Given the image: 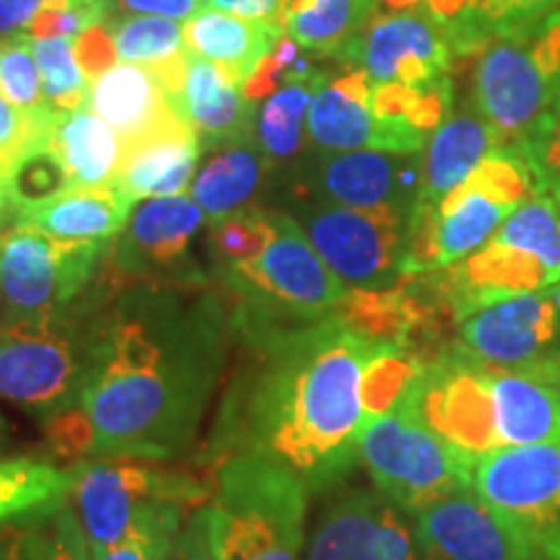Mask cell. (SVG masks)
<instances>
[{
  "label": "cell",
  "mask_w": 560,
  "mask_h": 560,
  "mask_svg": "<svg viewBox=\"0 0 560 560\" xmlns=\"http://www.w3.org/2000/svg\"><path fill=\"white\" fill-rule=\"evenodd\" d=\"M244 359L221 392L198 465L255 457L304 482L340 488L361 465L369 420L425 366L412 342L374 332L342 310L317 319L240 314Z\"/></svg>",
  "instance_id": "obj_1"
},
{
  "label": "cell",
  "mask_w": 560,
  "mask_h": 560,
  "mask_svg": "<svg viewBox=\"0 0 560 560\" xmlns=\"http://www.w3.org/2000/svg\"><path fill=\"white\" fill-rule=\"evenodd\" d=\"M229 325L210 293L136 285L104 322L75 410L47 420L55 454L172 462L192 450L226 369Z\"/></svg>",
  "instance_id": "obj_2"
},
{
  "label": "cell",
  "mask_w": 560,
  "mask_h": 560,
  "mask_svg": "<svg viewBox=\"0 0 560 560\" xmlns=\"http://www.w3.org/2000/svg\"><path fill=\"white\" fill-rule=\"evenodd\" d=\"M208 260L240 312L268 319H317L340 310L350 289L285 210L249 206L208 223Z\"/></svg>",
  "instance_id": "obj_3"
},
{
  "label": "cell",
  "mask_w": 560,
  "mask_h": 560,
  "mask_svg": "<svg viewBox=\"0 0 560 560\" xmlns=\"http://www.w3.org/2000/svg\"><path fill=\"white\" fill-rule=\"evenodd\" d=\"M425 418L467 457L560 439V384L488 366L457 348L433 353L420 376Z\"/></svg>",
  "instance_id": "obj_4"
},
{
  "label": "cell",
  "mask_w": 560,
  "mask_h": 560,
  "mask_svg": "<svg viewBox=\"0 0 560 560\" xmlns=\"http://www.w3.org/2000/svg\"><path fill=\"white\" fill-rule=\"evenodd\" d=\"M202 506L213 560H304L310 490L291 472L255 457L210 467Z\"/></svg>",
  "instance_id": "obj_5"
},
{
  "label": "cell",
  "mask_w": 560,
  "mask_h": 560,
  "mask_svg": "<svg viewBox=\"0 0 560 560\" xmlns=\"http://www.w3.org/2000/svg\"><path fill=\"white\" fill-rule=\"evenodd\" d=\"M104 322L73 306L0 317V397L42 423L79 408L100 359Z\"/></svg>",
  "instance_id": "obj_6"
},
{
  "label": "cell",
  "mask_w": 560,
  "mask_h": 560,
  "mask_svg": "<svg viewBox=\"0 0 560 560\" xmlns=\"http://www.w3.org/2000/svg\"><path fill=\"white\" fill-rule=\"evenodd\" d=\"M535 195L548 192L529 156L516 140L503 143L439 206L412 208L405 280L467 260Z\"/></svg>",
  "instance_id": "obj_7"
},
{
  "label": "cell",
  "mask_w": 560,
  "mask_h": 560,
  "mask_svg": "<svg viewBox=\"0 0 560 560\" xmlns=\"http://www.w3.org/2000/svg\"><path fill=\"white\" fill-rule=\"evenodd\" d=\"M454 322L495 301L560 283V208L535 195L503 221L475 255L452 268L418 276Z\"/></svg>",
  "instance_id": "obj_8"
},
{
  "label": "cell",
  "mask_w": 560,
  "mask_h": 560,
  "mask_svg": "<svg viewBox=\"0 0 560 560\" xmlns=\"http://www.w3.org/2000/svg\"><path fill=\"white\" fill-rule=\"evenodd\" d=\"M420 376L423 371L369 420L359 452L374 488L408 514L470 490L472 472V457L441 436L425 418Z\"/></svg>",
  "instance_id": "obj_9"
},
{
  "label": "cell",
  "mask_w": 560,
  "mask_h": 560,
  "mask_svg": "<svg viewBox=\"0 0 560 560\" xmlns=\"http://www.w3.org/2000/svg\"><path fill=\"white\" fill-rule=\"evenodd\" d=\"M70 506L91 552L107 550L140 516L164 509L198 511L210 499V480L138 457H83L68 465Z\"/></svg>",
  "instance_id": "obj_10"
},
{
  "label": "cell",
  "mask_w": 560,
  "mask_h": 560,
  "mask_svg": "<svg viewBox=\"0 0 560 560\" xmlns=\"http://www.w3.org/2000/svg\"><path fill=\"white\" fill-rule=\"evenodd\" d=\"M560 100V9L478 52L472 102L495 130L522 140Z\"/></svg>",
  "instance_id": "obj_11"
},
{
  "label": "cell",
  "mask_w": 560,
  "mask_h": 560,
  "mask_svg": "<svg viewBox=\"0 0 560 560\" xmlns=\"http://www.w3.org/2000/svg\"><path fill=\"white\" fill-rule=\"evenodd\" d=\"M350 291L382 293L405 280L412 210L346 208L296 192L285 210Z\"/></svg>",
  "instance_id": "obj_12"
},
{
  "label": "cell",
  "mask_w": 560,
  "mask_h": 560,
  "mask_svg": "<svg viewBox=\"0 0 560 560\" xmlns=\"http://www.w3.org/2000/svg\"><path fill=\"white\" fill-rule=\"evenodd\" d=\"M112 242H58L13 223L0 234V317L62 312L89 289Z\"/></svg>",
  "instance_id": "obj_13"
},
{
  "label": "cell",
  "mask_w": 560,
  "mask_h": 560,
  "mask_svg": "<svg viewBox=\"0 0 560 560\" xmlns=\"http://www.w3.org/2000/svg\"><path fill=\"white\" fill-rule=\"evenodd\" d=\"M470 488L545 560H560V439L475 457Z\"/></svg>",
  "instance_id": "obj_14"
},
{
  "label": "cell",
  "mask_w": 560,
  "mask_h": 560,
  "mask_svg": "<svg viewBox=\"0 0 560 560\" xmlns=\"http://www.w3.org/2000/svg\"><path fill=\"white\" fill-rule=\"evenodd\" d=\"M454 348L488 366L560 384V283L462 317Z\"/></svg>",
  "instance_id": "obj_15"
},
{
  "label": "cell",
  "mask_w": 560,
  "mask_h": 560,
  "mask_svg": "<svg viewBox=\"0 0 560 560\" xmlns=\"http://www.w3.org/2000/svg\"><path fill=\"white\" fill-rule=\"evenodd\" d=\"M208 226L190 192L140 200L109 247L115 272L138 285H200L195 236Z\"/></svg>",
  "instance_id": "obj_16"
},
{
  "label": "cell",
  "mask_w": 560,
  "mask_h": 560,
  "mask_svg": "<svg viewBox=\"0 0 560 560\" xmlns=\"http://www.w3.org/2000/svg\"><path fill=\"white\" fill-rule=\"evenodd\" d=\"M304 560H420L416 520L376 488H342L319 511Z\"/></svg>",
  "instance_id": "obj_17"
},
{
  "label": "cell",
  "mask_w": 560,
  "mask_h": 560,
  "mask_svg": "<svg viewBox=\"0 0 560 560\" xmlns=\"http://www.w3.org/2000/svg\"><path fill=\"white\" fill-rule=\"evenodd\" d=\"M338 60L363 70L371 86L433 89L450 79L454 47L429 13L412 9L376 13Z\"/></svg>",
  "instance_id": "obj_18"
},
{
  "label": "cell",
  "mask_w": 560,
  "mask_h": 560,
  "mask_svg": "<svg viewBox=\"0 0 560 560\" xmlns=\"http://www.w3.org/2000/svg\"><path fill=\"white\" fill-rule=\"evenodd\" d=\"M310 140L322 153L392 151L423 153L429 132L402 120H382L371 107V81L363 70L325 79L310 107Z\"/></svg>",
  "instance_id": "obj_19"
},
{
  "label": "cell",
  "mask_w": 560,
  "mask_h": 560,
  "mask_svg": "<svg viewBox=\"0 0 560 560\" xmlns=\"http://www.w3.org/2000/svg\"><path fill=\"white\" fill-rule=\"evenodd\" d=\"M423 179V153L342 151L319 156L296 192L346 208L412 210Z\"/></svg>",
  "instance_id": "obj_20"
},
{
  "label": "cell",
  "mask_w": 560,
  "mask_h": 560,
  "mask_svg": "<svg viewBox=\"0 0 560 560\" xmlns=\"http://www.w3.org/2000/svg\"><path fill=\"white\" fill-rule=\"evenodd\" d=\"M412 520L420 560H545L472 488L420 509Z\"/></svg>",
  "instance_id": "obj_21"
},
{
  "label": "cell",
  "mask_w": 560,
  "mask_h": 560,
  "mask_svg": "<svg viewBox=\"0 0 560 560\" xmlns=\"http://www.w3.org/2000/svg\"><path fill=\"white\" fill-rule=\"evenodd\" d=\"M170 102L174 115L195 130L202 149L252 136L255 104L244 94V83L219 62L190 52L185 83Z\"/></svg>",
  "instance_id": "obj_22"
},
{
  "label": "cell",
  "mask_w": 560,
  "mask_h": 560,
  "mask_svg": "<svg viewBox=\"0 0 560 560\" xmlns=\"http://www.w3.org/2000/svg\"><path fill=\"white\" fill-rule=\"evenodd\" d=\"M83 104L120 136L125 151L179 120L156 73L130 62H115L91 79Z\"/></svg>",
  "instance_id": "obj_23"
},
{
  "label": "cell",
  "mask_w": 560,
  "mask_h": 560,
  "mask_svg": "<svg viewBox=\"0 0 560 560\" xmlns=\"http://www.w3.org/2000/svg\"><path fill=\"white\" fill-rule=\"evenodd\" d=\"M506 138L475 112H450L423 149V179L412 208H433L465 185Z\"/></svg>",
  "instance_id": "obj_24"
},
{
  "label": "cell",
  "mask_w": 560,
  "mask_h": 560,
  "mask_svg": "<svg viewBox=\"0 0 560 560\" xmlns=\"http://www.w3.org/2000/svg\"><path fill=\"white\" fill-rule=\"evenodd\" d=\"M200 140L190 125L174 120L125 151L115 185L130 202L190 190L200 159Z\"/></svg>",
  "instance_id": "obj_25"
},
{
  "label": "cell",
  "mask_w": 560,
  "mask_h": 560,
  "mask_svg": "<svg viewBox=\"0 0 560 560\" xmlns=\"http://www.w3.org/2000/svg\"><path fill=\"white\" fill-rule=\"evenodd\" d=\"M136 202L117 187L66 190L50 200L24 208L16 223L42 231L58 242H115L128 223Z\"/></svg>",
  "instance_id": "obj_26"
},
{
  "label": "cell",
  "mask_w": 560,
  "mask_h": 560,
  "mask_svg": "<svg viewBox=\"0 0 560 560\" xmlns=\"http://www.w3.org/2000/svg\"><path fill=\"white\" fill-rule=\"evenodd\" d=\"M283 34L280 26L242 19L210 3H202V9L185 21L187 50L219 62L242 83L276 52Z\"/></svg>",
  "instance_id": "obj_27"
},
{
  "label": "cell",
  "mask_w": 560,
  "mask_h": 560,
  "mask_svg": "<svg viewBox=\"0 0 560 560\" xmlns=\"http://www.w3.org/2000/svg\"><path fill=\"white\" fill-rule=\"evenodd\" d=\"M50 149L62 164L70 190L112 187L125 159L120 136L86 104L55 115Z\"/></svg>",
  "instance_id": "obj_28"
},
{
  "label": "cell",
  "mask_w": 560,
  "mask_h": 560,
  "mask_svg": "<svg viewBox=\"0 0 560 560\" xmlns=\"http://www.w3.org/2000/svg\"><path fill=\"white\" fill-rule=\"evenodd\" d=\"M210 151V159L195 172L190 195L206 213V221L215 223L255 206L272 164L255 140V132Z\"/></svg>",
  "instance_id": "obj_29"
},
{
  "label": "cell",
  "mask_w": 560,
  "mask_h": 560,
  "mask_svg": "<svg viewBox=\"0 0 560 560\" xmlns=\"http://www.w3.org/2000/svg\"><path fill=\"white\" fill-rule=\"evenodd\" d=\"M450 37L454 55H475L490 42L560 9V0H423L420 5Z\"/></svg>",
  "instance_id": "obj_30"
},
{
  "label": "cell",
  "mask_w": 560,
  "mask_h": 560,
  "mask_svg": "<svg viewBox=\"0 0 560 560\" xmlns=\"http://www.w3.org/2000/svg\"><path fill=\"white\" fill-rule=\"evenodd\" d=\"M112 47L120 62L143 66L156 73L170 100L182 89L187 75L190 50L185 42V24L159 16H128L109 13L104 19Z\"/></svg>",
  "instance_id": "obj_31"
},
{
  "label": "cell",
  "mask_w": 560,
  "mask_h": 560,
  "mask_svg": "<svg viewBox=\"0 0 560 560\" xmlns=\"http://www.w3.org/2000/svg\"><path fill=\"white\" fill-rule=\"evenodd\" d=\"M327 73L314 66L299 70L285 79L255 109L252 132L270 164H293L310 140V107Z\"/></svg>",
  "instance_id": "obj_32"
},
{
  "label": "cell",
  "mask_w": 560,
  "mask_h": 560,
  "mask_svg": "<svg viewBox=\"0 0 560 560\" xmlns=\"http://www.w3.org/2000/svg\"><path fill=\"white\" fill-rule=\"evenodd\" d=\"M376 11V0H291L283 30L301 50L338 58Z\"/></svg>",
  "instance_id": "obj_33"
},
{
  "label": "cell",
  "mask_w": 560,
  "mask_h": 560,
  "mask_svg": "<svg viewBox=\"0 0 560 560\" xmlns=\"http://www.w3.org/2000/svg\"><path fill=\"white\" fill-rule=\"evenodd\" d=\"M70 495L68 467L37 457L0 459V527L30 520Z\"/></svg>",
  "instance_id": "obj_34"
},
{
  "label": "cell",
  "mask_w": 560,
  "mask_h": 560,
  "mask_svg": "<svg viewBox=\"0 0 560 560\" xmlns=\"http://www.w3.org/2000/svg\"><path fill=\"white\" fill-rule=\"evenodd\" d=\"M30 42L42 75L47 109L55 115L79 109L86 100L91 83L79 58V37H47Z\"/></svg>",
  "instance_id": "obj_35"
},
{
  "label": "cell",
  "mask_w": 560,
  "mask_h": 560,
  "mask_svg": "<svg viewBox=\"0 0 560 560\" xmlns=\"http://www.w3.org/2000/svg\"><path fill=\"white\" fill-rule=\"evenodd\" d=\"M192 511L164 509L140 516L132 527L125 532L122 540L109 545L107 550L96 552L94 560H166L174 535L182 529Z\"/></svg>",
  "instance_id": "obj_36"
},
{
  "label": "cell",
  "mask_w": 560,
  "mask_h": 560,
  "mask_svg": "<svg viewBox=\"0 0 560 560\" xmlns=\"http://www.w3.org/2000/svg\"><path fill=\"white\" fill-rule=\"evenodd\" d=\"M5 187H9L19 213L24 208L37 206L42 200H50L55 195L70 190L66 172H62V164L52 153L50 143L34 145L32 151H26L11 166L9 177H5Z\"/></svg>",
  "instance_id": "obj_37"
},
{
  "label": "cell",
  "mask_w": 560,
  "mask_h": 560,
  "mask_svg": "<svg viewBox=\"0 0 560 560\" xmlns=\"http://www.w3.org/2000/svg\"><path fill=\"white\" fill-rule=\"evenodd\" d=\"M0 94L24 112L47 109L42 75L26 34L0 39Z\"/></svg>",
  "instance_id": "obj_38"
},
{
  "label": "cell",
  "mask_w": 560,
  "mask_h": 560,
  "mask_svg": "<svg viewBox=\"0 0 560 560\" xmlns=\"http://www.w3.org/2000/svg\"><path fill=\"white\" fill-rule=\"evenodd\" d=\"M55 112H24L0 94V179L9 177L11 166L34 145L50 143Z\"/></svg>",
  "instance_id": "obj_39"
},
{
  "label": "cell",
  "mask_w": 560,
  "mask_h": 560,
  "mask_svg": "<svg viewBox=\"0 0 560 560\" xmlns=\"http://www.w3.org/2000/svg\"><path fill=\"white\" fill-rule=\"evenodd\" d=\"M34 548L37 560H94L68 499L34 516Z\"/></svg>",
  "instance_id": "obj_40"
},
{
  "label": "cell",
  "mask_w": 560,
  "mask_h": 560,
  "mask_svg": "<svg viewBox=\"0 0 560 560\" xmlns=\"http://www.w3.org/2000/svg\"><path fill=\"white\" fill-rule=\"evenodd\" d=\"M527 153L545 192L560 208V100L552 104L548 115L532 128L522 140H516Z\"/></svg>",
  "instance_id": "obj_41"
},
{
  "label": "cell",
  "mask_w": 560,
  "mask_h": 560,
  "mask_svg": "<svg viewBox=\"0 0 560 560\" xmlns=\"http://www.w3.org/2000/svg\"><path fill=\"white\" fill-rule=\"evenodd\" d=\"M202 9L200 0H109V13L120 11L128 16H159L172 21H190Z\"/></svg>",
  "instance_id": "obj_42"
},
{
  "label": "cell",
  "mask_w": 560,
  "mask_h": 560,
  "mask_svg": "<svg viewBox=\"0 0 560 560\" xmlns=\"http://www.w3.org/2000/svg\"><path fill=\"white\" fill-rule=\"evenodd\" d=\"M166 560H213L202 506L198 511H192L185 520V524H182V529L174 535Z\"/></svg>",
  "instance_id": "obj_43"
},
{
  "label": "cell",
  "mask_w": 560,
  "mask_h": 560,
  "mask_svg": "<svg viewBox=\"0 0 560 560\" xmlns=\"http://www.w3.org/2000/svg\"><path fill=\"white\" fill-rule=\"evenodd\" d=\"M79 58H81V66H83V70H86L89 79H96V75H102L104 70L115 66L117 55H115V47H112V37H109L107 26H104V21L81 34Z\"/></svg>",
  "instance_id": "obj_44"
},
{
  "label": "cell",
  "mask_w": 560,
  "mask_h": 560,
  "mask_svg": "<svg viewBox=\"0 0 560 560\" xmlns=\"http://www.w3.org/2000/svg\"><path fill=\"white\" fill-rule=\"evenodd\" d=\"M208 3L221 11L236 13V16L242 19L265 21V24L280 26V30H283L285 11H289L291 0H208Z\"/></svg>",
  "instance_id": "obj_45"
},
{
  "label": "cell",
  "mask_w": 560,
  "mask_h": 560,
  "mask_svg": "<svg viewBox=\"0 0 560 560\" xmlns=\"http://www.w3.org/2000/svg\"><path fill=\"white\" fill-rule=\"evenodd\" d=\"M0 560H37L34 516L0 527Z\"/></svg>",
  "instance_id": "obj_46"
},
{
  "label": "cell",
  "mask_w": 560,
  "mask_h": 560,
  "mask_svg": "<svg viewBox=\"0 0 560 560\" xmlns=\"http://www.w3.org/2000/svg\"><path fill=\"white\" fill-rule=\"evenodd\" d=\"M47 0H0V39L26 34Z\"/></svg>",
  "instance_id": "obj_47"
},
{
  "label": "cell",
  "mask_w": 560,
  "mask_h": 560,
  "mask_svg": "<svg viewBox=\"0 0 560 560\" xmlns=\"http://www.w3.org/2000/svg\"><path fill=\"white\" fill-rule=\"evenodd\" d=\"M16 221H19V208L11 198L9 187H5V179H0V234H3L5 229H11Z\"/></svg>",
  "instance_id": "obj_48"
},
{
  "label": "cell",
  "mask_w": 560,
  "mask_h": 560,
  "mask_svg": "<svg viewBox=\"0 0 560 560\" xmlns=\"http://www.w3.org/2000/svg\"><path fill=\"white\" fill-rule=\"evenodd\" d=\"M423 0H376V9H382L384 13H395V11H412L420 9Z\"/></svg>",
  "instance_id": "obj_49"
},
{
  "label": "cell",
  "mask_w": 560,
  "mask_h": 560,
  "mask_svg": "<svg viewBox=\"0 0 560 560\" xmlns=\"http://www.w3.org/2000/svg\"><path fill=\"white\" fill-rule=\"evenodd\" d=\"M11 444H13V425L9 423V418L0 412V459L9 457Z\"/></svg>",
  "instance_id": "obj_50"
},
{
  "label": "cell",
  "mask_w": 560,
  "mask_h": 560,
  "mask_svg": "<svg viewBox=\"0 0 560 560\" xmlns=\"http://www.w3.org/2000/svg\"><path fill=\"white\" fill-rule=\"evenodd\" d=\"M50 3H60V5H73V3H94V0H50Z\"/></svg>",
  "instance_id": "obj_51"
},
{
  "label": "cell",
  "mask_w": 560,
  "mask_h": 560,
  "mask_svg": "<svg viewBox=\"0 0 560 560\" xmlns=\"http://www.w3.org/2000/svg\"><path fill=\"white\" fill-rule=\"evenodd\" d=\"M94 3H109V0H94Z\"/></svg>",
  "instance_id": "obj_52"
},
{
  "label": "cell",
  "mask_w": 560,
  "mask_h": 560,
  "mask_svg": "<svg viewBox=\"0 0 560 560\" xmlns=\"http://www.w3.org/2000/svg\"><path fill=\"white\" fill-rule=\"evenodd\" d=\"M200 3H208V0H200Z\"/></svg>",
  "instance_id": "obj_53"
}]
</instances>
